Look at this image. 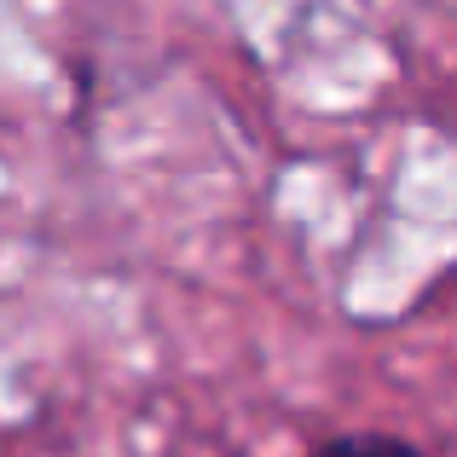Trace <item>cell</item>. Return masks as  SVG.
Returning <instances> with one entry per match:
<instances>
[{
    "label": "cell",
    "instance_id": "1",
    "mask_svg": "<svg viewBox=\"0 0 457 457\" xmlns=\"http://www.w3.org/2000/svg\"><path fill=\"white\" fill-rule=\"evenodd\" d=\"M312 457H428L423 446H411V440L400 435H377V428H359V435H336L324 440Z\"/></svg>",
    "mask_w": 457,
    "mask_h": 457
}]
</instances>
